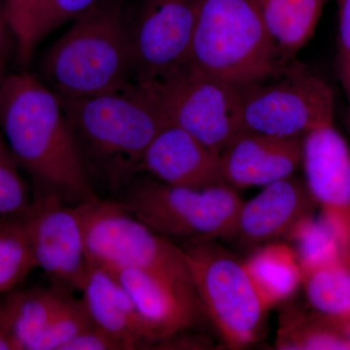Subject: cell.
Instances as JSON below:
<instances>
[{"mask_svg": "<svg viewBox=\"0 0 350 350\" xmlns=\"http://www.w3.org/2000/svg\"><path fill=\"white\" fill-rule=\"evenodd\" d=\"M61 101L90 178L111 190L121 191L139 174L145 151L169 124L133 84L123 91Z\"/></svg>", "mask_w": 350, "mask_h": 350, "instance_id": "cell-2", "label": "cell"}, {"mask_svg": "<svg viewBox=\"0 0 350 350\" xmlns=\"http://www.w3.org/2000/svg\"><path fill=\"white\" fill-rule=\"evenodd\" d=\"M243 264L268 310L290 298L303 282L298 257L288 243H264Z\"/></svg>", "mask_w": 350, "mask_h": 350, "instance_id": "cell-19", "label": "cell"}, {"mask_svg": "<svg viewBox=\"0 0 350 350\" xmlns=\"http://www.w3.org/2000/svg\"><path fill=\"white\" fill-rule=\"evenodd\" d=\"M338 41L337 66L338 72L350 63V0H337Z\"/></svg>", "mask_w": 350, "mask_h": 350, "instance_id": "cell-30", "label": "cell"}, {"mask_svg": "<svg viewBox=\"0 0 350 350\" xmlns=\"http://www.w3.org/2000/svg\"><path fill=\"white\" fill-rule=\"evenodd\" d=\"M88 261L115 273L137 269L195 288L183 248L152 230L116 200L83 202Z\"/></svg>", "mask_w": 350, "mask_h": 350, "instance_id": "cell-6", "label": "cell"}, {"mask_svg": "<svg viewBox=\"0 0 350 350\" xmlns=\"http://www.w3.org/2000/svg\"><path fill=\"white\" fill-rule=\"evenodd\" d=\"M253 1L276 51L283 59L297 61V54L312 38L330 0Z\"/></svg>", "mask_w": 350, "mask_h": 350, "instance_id": "cell-18", "label": "cell"}, {"mask_svg": "<svg viewBox=\"0 0 350 350\" xmlns=\"http://www.w3.org/2000/svg\"><path fill=\"white\" fill-rule=\"evenodd\" d=\"M139 174L181 187L204 189L225 183L219 157L172 124L163 126L145 151Z\"/></svg>", "mask_w": 350, "mask_h": 350, "instance_id": "cell-16", "label": "cell"}, {"mask_svg": "<svg viewBox=\"0 0 350 350\" xmlns=\"http://www.w3.org/2000/svg\"><path fill=\"white\" fill-rule=\"evenodd\" d=\"M14 50L16 51L15 39L0 7V87L8 75L7 66Z\"/></svg>", "mask_w": 350, "mask_h": 350, "instance_id": "cell-31", "label": "cell"}, {"mask_svg": "<svg viewBox=\"0 0 350 350\" xmlns=\"http://www.w3.org/2000/svg\"><path fill=\"white\" fill-rule=\"evenodd\" d=\"M182 248L204 313L225 345L241 349L256 342L269 310L243 261L213 241H194Z\"/></svg>", "mask_w": 350, "mask_h": 350, "instance_id": "cell-7", "label": "cell"}, {"mask_svg": "<svg viewBox=\"0 0 350 350\" xmlns=\"http://www.w3.org/2000/svg\"><path fill=\"white\" fill-rule=\"evenodd\" d=\"M116 202L158 234L188 243L227 238L243 204L237 189L226 183L181 187L145 174L122 189Z\"/></svg>", "mask_w": 350, "mask_h": 350, "instance_id": "cell-5", "label": "cell"}, {"mask_svg": "<svg viewBox=\"0 0 350 350\" xmlns=\"http://www.w3.org/2000/svg\"><path fill=\"white\" fill-rule=\"evenodd\" d=\"M64 350H131L121 338L96 325L89 327L64 347Z\"/></svg>", "mask_w": 350, "mask_h": 350, "instance_id": "cell-29", "label": "cell"}, {"mask_svg": "<svg viewBox=\"0 0 350 350\" xmlns=\"http://www.w3.org/2000/svg\"><path fill=\"white\" fill-rule=\"evenodd\" d=\"M69 293L55 287L12 290L0 304V317L8 324L23 350H31Z\"/></svg>", "mask_w": 350, "mask_h": 350, "instance_id": "cell-20", "label": "cell"}, {"mask_svg": "<svg viewBox=\"0 0 350 350\" xmlns=\"http://www.w3.org/2000/svg\"><path fill=\"white\" fill-rule=\"evenodd\" d=\"M93 325L81 299L77 300L69 295L61 310L32 345L31 350H64L73 338Z\"/></svg>", "mask_w": 350, "mask_h": 350, "instance_id": "cell-25", "label": "cell"}, {"mask_svg": "<svg viewBox=\"0 0 350 350\" xmlns=\"http://www.w3.org/2000/svg\"><path fill=\"white\" fill-rule=\"evenodd\" d=\"M25 214L36 268L53 287L81 292L89 266L85 244L83 204H69L48 196L32 197Z\"/></svg>", "mask_w": 350, "mask_h": 350, "instance_id": "cell-11", "label": "cell"}, {"mask_svg": "<svg viewBox=\"0 0 350 350\" xmlns=\"http://www.w3.org/2000/svg\"><path fill=\"white\" fill-rule=\"evenodd\" d=\"M304 137L239 130L219 155L223 181L232 188L269 185L301 167Z\"/></svg>", "mask_w": 350, "mask_h": 350, "instance_id": "cell-13", "label": "cell"}, {"mask_svg": "<svg viewBox=\"0 0 350 350\" xmlns=\"http://www.w3.org/2000/svg\"><path fill=\"white\" fill-rule=\"evenodd\" d=\"M2 0H0V7H1Z\"/></svg>", "mask_w": 350, "mask_h": 350, "instance_id": "cell-35", "label": "cell"}, {"mask_svg": "<svg viewBox=\"0 0 350 350\" xmlns=\"http://www.w3.org/2000/svg\"><path fill=\"white\" fill-rule=\"evenodd\" d=\"M43 0H2L1 9L16 42L20 63H31L38 48L36 27Z\"/></svg>", "mask_w": 350, "mask_h": 350, "instance_id": "cell-27", "label": "cell"}, {"mask_svg": "<svg viewBox=\"0 0 350 350\" xmlns=\"http://www.w3.org/2000/svg\"><path fill=\"white\" fill-rule=\"evenodd\" d=\"M81 293L94 325L121 338L131 350L150 349L157 344L130 295L107 269L89 262Z\"/></svg>", "mask_w": 350, "mask_h": 350, "instance_id": "cell-17", "label": "cell"}, {"mask_svg": "<svg viewBox=\"0 0 350 350\" xmlns=\"http://www.w3.org/2000/svg\"><path fill=\"white\" fill-rule=\"evenodd\" d=\"M317 204L306 182L296 174L265 186L243 202L227 239L241 245H259L286 238L295 226L312 215Z\"/></svg>", "mask_w": 350, "mask_h": 350, "instance_id": "cell-14", "label": "cell"}, {"mask_svg": "<svg viewBox=\"0 0 350 350\" xmlns=\"http://www.w3.org/2000/svg\"><path fill=\"white\" fill-rule=\"evenodd\" d=\"M301 284L315 312L340 323L349 321L350 250L306 273Z\"/></svg>", "mask_w": 350, "mask_h": 350, "instance_id": "cell-21", "label": "cell"}, {"mask_svg": "<svg viewBox=\"0 0 350 350\" xmlns=\"http://www.w3.org/2000/svg\"><path fill=\"white\" fill-rule=\"evenodd\" d=\"M103 0H43L36 27L38 45L61 25L77 20Z\"/></svg>", "mask_w": 350, "mask_h": 350, "instance_id": "cell-28", "label": "cell"}, {"mask_svg": "<svg viewBox=\"0 0 350 350\" xmlns=\"http://www.w3.org/2000/svg\"><path fill=\"white\" fill-rule=\"evenodd\" d=\"M25 214L0 219V296L15 289L36 268Z\"/></svg>", "mask_w": 350, "mask_h": 350, "instance_id": "cell-24", "label": "cell"}, {"mask_svg": "<svg viewBox=\"0 0 350 350\" xmlns=\"http://www.w3.org/2000/svg\"><path fill=\"white\" fill-rule=\"evenodd\" d=\"M293 243L303 275L308 271L337 259L350 250V241L325 216L301 219L286 237Z\"/></svg>", "mask_w": 350, "mask_h": 350, "instance_id": "cell-22", "label": "cell"}, {"mask_svg": "<svg viewBox=\"0 0 350 350\" xmlns=\"http://www.w3.org/2000/svg\"><path fill=\"white\" fill-rule=\"evenodd\" d=\"M200 0H137L128 3L133 83L150 81L187 63Z\"/></svg>", "mask_w": 350, "mask_h": 350, "instance_id": "cell-10", "label": "cell"}, {"mask_svg": "<svg viewBox=\"0 0 350 350\" xmlns=\"http://www.w3.org/2000/svg\"><path fill=\"white\" fill-rule=\"evenodd\" d=\"M345 332H347V338H349L350 344V320L347 322V324H345Z\"/></svg>", "mask_w": 350, "mask_h": 350, "instance_id": "cell-34", "label": "cell"}, {"mask_svg": "<svg viewBox=\"0 0 350 350\" xmlns=\"http://www.w3.org/2000/svg\"><path fill=\"white\" fill-rule=\"evenodd\" d=\"M20 167L0 131V219L24 215L31 208L33 199Z\"/></svg>", "mask_w": 350, "mask_h": 350, "instance_id": "cell-26", "label": "cell"}, {"mask_svg": "<svg viewBox=\"0 0 350 350\" xmlns=\"http://www.w3.org/2000/svg\"><path fill=\"white\" fill-rule=\"evenodd\" d=\"M334 94L306 66L241 89V130L280 137H305L334 124Z\"/></svg>", "mask_w": 350, "mask_h": 350, "instance_id": "cell-9", "label": "cell"}, {"mask_svg": "<svg viewBox=\"0 0 350 350\" xmlns=\"http://www.w3.org/2000/svg\"><path fill=\"white\" fill-rule=\"evenodd\" d=\"M167 123L190 133L215 155L241 130V89L187 64L150 81L133 83Z\"/></svg>", "mask_w": 350, "mask_h": 350, "instance_id": "cell-8", "label": "cell"}, {"mask_svg": "<svg viewBox=\"0 0 350 350\" xmlns=\"http://www.w3.org/2000/svg\"><path fill=\"white\" fill-rule=\"evenodd\" d=\"M301 167L322 215L350 239V149L334 124L304 137Z\"/></svg>", "mask_w": 350, "mask_h": 350, "instance_id": "cell-12", "label": "cell"}, {"mask_svg": "<svg viewBox=\"0 0 350 350\" xmlns=\"http://www.w3.org/2000/svg\"><path fill=\"white\" fill-rule=\"evenodd\" d=\"M0 350H23L8 324L0 317Z\"/></svg>", "mask_w": 350, "mask_h": 350, "instance_id": "cell-32", "label": "cell"}, {"mask_svg": "<svg viewBox=\"0 0 350 350\" xmlns=\"http://www.w3.org/2000/svg\"><path fill=\"white\" fill-rule=\"evenodd\" d=\"M185 64L239 88L304 66L280 56L253 0H200Z\"/></svg>", "mask_w": 350, "mask_h": 350, "instance_id": "cell-4", "label": "cell"}, {"mask_svg": "<svg viewBox=\"0 0 350 350\" xmlns=\"http://www.w3.org/2000/svg\"><path fill=\"white\" fill-rule=\"evenodd\" d=\"M111 273L133 299L155 336L156 345L192 328L199 315L204 313L194 288L142 269H120Z\"/></svg>", "mask_w": 350, "mask_h": 350, "instance_id": "cell-15", "label": "cell"}, {"mask_svg": "<svg viewBox=\"0 0 350 350\" xmlns=\"http://www.w3.org/2000/svg\"><path fill=\"white\" fill-rule=\"evenodd\" d=\"M129 0H103L73 21L39 64L41 81L59 100L123 91L133 81Z\"/></svg>", "mask_w": 350, "mask_h": 350, "instance_id": "cell-3", "label": "cell"}, {"mask_svg": "<svg viewBox=\"0 0 350 350\" xmlns=\"http://www.w3.org/2000/svg\"><path fill=\"white\" fill-rule=\"evenodd\" d=\"M0 131L33 195L69 204L96 199L63 105L52 90L27 72L7 75L0 87Z\"/></svg>", "mask_w": 350, "mask_h": 350, "instance_id": "cell-1", "label": "cell"}, {"mask_svg": "<svg viewBox=\"0 0 350 350\" xmlns=\"http://www.w3.org/2000/svg\"><path fill=\"white\" fill-rule=\"evenodd\" d=\"M340 80H342V85H344L345 92L347 94V98H349V121L350 126V63L347 64L340 72H338Z\"/></svg>", "mask_w": 350, "mask_h": 350, "instance_id": "cell-33", "label": "cell"}, {"mask_svg": "<svg viewBox=\"0 0 350 350\" xmlns=\"http://www.w3.org/2000/svg\"><path fill=\"white\" fill-rule=\"evenodd\" d=\"M276 345L282 349H350L345 324L317 312L285 315Z\"/></svg>", "mask_w": 350, "mask_h": 350, "instance_id": "cell-23", "label": "cell"}]
</instances>
